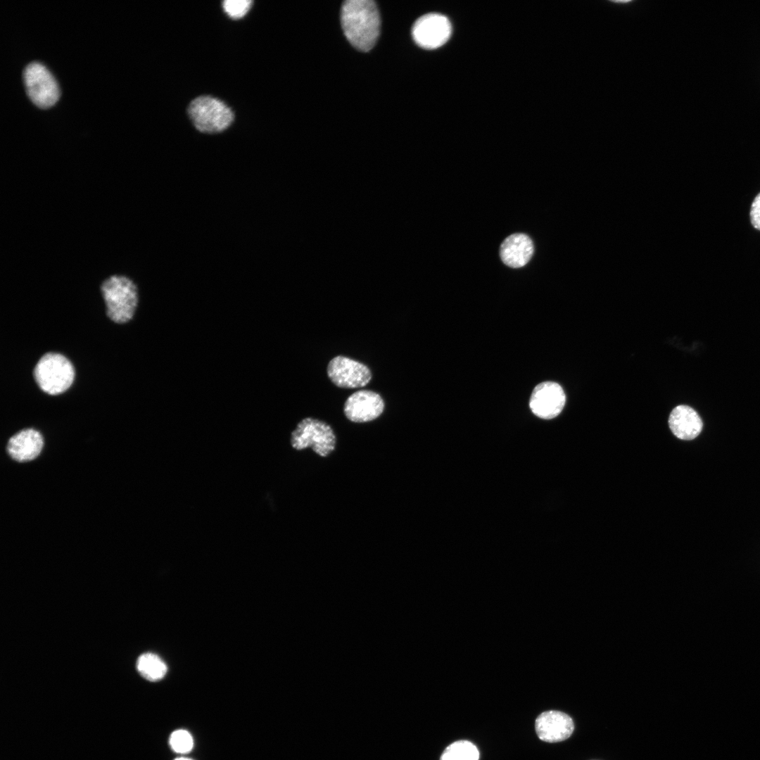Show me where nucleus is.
Instances as JSON below:
<instances>
[{
	"mask_svg": "<svg viewBox=\"0 0 760 760\" xmlns=\"http://www.w3.org/2000/svg\"><path fill=\"white\" fill-rule=\"evenodd\" d=\"M341 22L348 42L357 50L368 51L375 45L380 30V16L371 0H347L341 7Z\"/></svg>",
	"mask_w": 760,
	"mask_h": 760,
	"instance_id": "f257e3e1",
	"label": "nucleus"
},
{
	"mask_svg": "<svg viewBox=\"0 0 760 760\" xmlns=\"http://www.w3.org/2000/svg\"><path fill=\"white\" fill-rule=\"evenodd\" d=\"M440 760H479V752L472 742L458 740L445 749Z\"/></svg>",
	"mask_w": 760,
	"mask_h": 760,
	"instance_id": "dca6fc26",
	"label": "nucleus"
},
{
	"mask_svg": "<svg viewBox=\"0 0 760 760\" xmlns=\"http://www.w3.org/2000/svg\"><path fill=\"white\" fill-rule=\"evenodd\" d=\"M669 426L676 437L690 441L697 437L701 433L703 422L692 407L680 405L674 407L670 413Z\"/></svg>",
	"mask_w": 760,
	"mask_h": 760,
	"instance_id": "ddd939ff",
	"label": "nucleus"
},
{
	"mask_svg": "<svg viewBox=\"0 0 760 760\" xmlns=\"http://www.w3.org/2000/svg\"><path fill=\"white\" fill-rule=\"evenodd\" d=\"M172 749L178 754H186L189 752L194 746V740L191 735L186 730H177L170 735L169 740Z\"/></svg>",
	"mask_w": 760,
	"mask_h": 760,
	"instance_id": "f3484780",
	"label": "nucleus"
},
{
	"mask_svg": "<svg viewBox=\"0 0 760 760\" xmlns=\"http://www.w3.org/2000/svg\"><path fill=\"white\" fill-rule=\"evenodd\" d=\"M23 76L27 94L36 106L46 108L56 102L60 94L58 86L43 64L36 61L29 63Z\"/></svg>",
	"mask_w": 760,
	"mask_h": 760,
	"instance_id": "423d86ee",
	"label": "nucleus"
},
{
	"mask_svg": "<svg viewBox=\"0 0 760 760\" xmlns=\"http://www.w3.org/2000/svg\"><path fill=\"white\" fill-rule=\"evenodd\" d=\"M385 403L378 393L371 390H359L352 393L345 401L343 413L355 423H365L375 420L381 415Z\"/></svg>",
	"mask_w": 760,
	"mask_h": 760,
	"instance_id": "1a4fd4ad",
	"label": "nucleus"
},
{
	"mask_svg": "<svg viewBox=\"0 0 760 760\" xmlns=\"http://www.w3.org/2000/svg\"><path fill=\"white\" fill-rule=\"evenodd\" d=\"M99 289L110 322L121 325L134 319L141 298L134 279L123 274H110L101 281Z\"/></svg>",
	"mask_w": 760,
	"mask_h": 760,
	"instance_id": "f03ea898",
	"label": "nucleus"
},
{
	"mask_svg": "<svg viewBox=\"0 0 760 760\" xmlns=\"http://www.w3.org/2000/svg\"><path fill=\"white\" fill-rule=\"evenodd\" d=\"M44 445L42 436L34 428L19 430L8 439L6 452L13 460L28 462L36 458Z\"/></svg>",
	"mask_w": 760,
	"mask_h": 760,
	"instance_id": "f8f14e48",
	"label": "nucleus"
},
{
	"mask_svg": "<svg viewBox=\"0 0 760 760\" xmlns=\"http://www.w3.org/2000/svg\"><path fill=\"white\" fill-rule=\"evenodd\" d=\"M175 760H191V759L186 758V757H179V758H177V759H176Z\"/></svg>",
	"mask_w": 760,
	"mask_h": 760,
	"instance_id": "aec40b11",
	"label": "nucleus"
},
{
	"mask_svg": "<svg viewBox=\"0 0 760 760\" xmlns=\"http://www.w3.org/2000/svg\"><path fill=\"white\" fill-rule=\"evenodd\" d=\"M187 112L194 127L203 133L221 132L229 127L234 118L233 111L225 103L210 96L195 98Z\"/></svg>",
	"mask_w": 760,
	"mask_h": 760,
	"instance_id": "39448f33",
	"label": "nucleus"
},
{
	"mask_svg": "<svg viewBox=\"0 0 760 760\" xmlns=\"http://www.w3.org/2000/svg\"><path fill=\"white\" fill-rule=\"evenodd\" d=\"M534 251L532 240L526 234L516 233L507 236L500 248L502 261L512 268L526 265Z\"/></svg>",
	"mask_w": 760,
	"mask_h": 760,
	"instance_id": "4468645a",
	"label": "nucleus"
},
{
	"mask_svg": "<svg viewBox=\"0 0 760 760\" xmlns=\"http://www.w3.org/2000/svg\"><path fill=\"white\" fill-rule=\"evenodd\" d=\"M750 220L753 227L760 230V193L754 198L752 203Z\"/></svg>",
	"mask_w": 760,
	"mask_h": 760,
	"instance_id": "6ab92c4d",
	"label": "nucleus"
},
{
	"mask_svg": "<svg viewBox=\"0 0 760 760\" xmlns=\"http://www.w3.org/2000/svg\"><path fill=\"white\" fill-rule=\"evenodd\" d=\"M252 4L251 0H226L223 1L222 7L230 18L239 19L248 13Z\"/></svg>",
	"mask_w": 760,
	"mask_h": 760,
	"instance_id": "a211bd4d",
	"label": "nucleus"
},
{
	"mask_svg": "<svg viewBox=\"0 0 760 760\" xmlns=\"http://www.w3.org/2000/svg\"><path fill=\"white\" fill-rule=\"evenodd\" d=\"M137 668L140 674L150 681L162 679L167 672V666L156 654L145 653L137 659Z\"/></svg>",
	"mask_w": 760,
	"mask_h": 760,
	"instance_id": "2eb2a0df",
	"label": "nucleus"
},
{
	"mask_svg": "<svg viewBox=\"0 0 760 760\" xmlns=\"http://www.w3.org/2000/svg\"><path fill=\"white\" fill-rule=\"evenodd\" d=\"M535 728L540 740L546 742H559L571 735L574 723L568 714L550 710L543 712L537 717Z\"/></svg>",
	"mask_w": 760,
	"mask_h": 760,
	"instance_id": "9b49d317",
	"label": "nucleus"
},
{
	"mask_svg": "<svg viewBox=\"0 0 760 760\" xmlns=\"http://www.w3.org/2000/svg\"><path fill=\"white\" fill-rule=\"evenodd\" d=\"M451 34V25L443 15L431 13L419 18L414 23L412 35L415 43L426 49L443 45Z\"/></svg>",
	"mask_w": 760,
	"mask_h": 760,
	"instance_id": "6e6552de",
	"label": "nucleus"
},
{
	"mask_svg": "<svg viewBox=\"0 0 760 760\" xmlns=\"http://www.w3.org/2000/svg\"><path fill=\"white\" fill-rule=\"evenodd\" d=\"M34 381L44 393L56 396L73 386L76 371L72 362L65 355L50 351L42 355L32 370Z\"/></svg>",
	"mask_w": 760,
	"mask_h": 760,
	"instance_id": "7ed1b4c3",
	"label": "nucleus"
},
{
	"mask_svg": "<svg viewBox=\"0 0 760 760\" xmlns=\"http://www.w3.org/2000/svg\"><path fill=\"white\" fill-rule=\"evenodd\" d=\"M566 403V395L562 386L553 381L538 384L533 390L529 402L532 412L543 419L557 417Z\"/></svg>",
	"mask_w": 760,
	"mask_h": 760,
	"instance_id": "9d476101",
	"label": "nucleus"
},
{
	"mask_svg": "<svg viewBox=\"0 0 760 760\" xmlns=\"http://www.w3.org/2000/svg\"><path fill=\"white\" fill-rule=\"evenodd\" d=\"M290 444L296 450L311 448L321 457H327L336 449L337 438L327 422L308 417L301 419L291 432Z\"/></svg>",
	"mask_w": 760,
	"mask_h": 760,
	"instance_id": "20e7f679",
	"label": "nucleus"
},
{
	"mask_svg": "<svg viewBox=\"0 0 760 760\" xmlns=\"http://www.w3.org/2000/svg\"><path fill=\"white\" fill-rule=\"evenodd\" d=\"M327 373L334 385L343 388L364 387L372 376L366 365L343 355H337L329 361Z\"/></svg>",
	"mask_w": 760,
	"mask_h": 760,
	"instance_id": "0eeeda50",
	"label": "nucleus"
}]
</instances>
